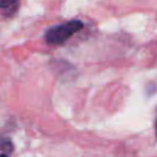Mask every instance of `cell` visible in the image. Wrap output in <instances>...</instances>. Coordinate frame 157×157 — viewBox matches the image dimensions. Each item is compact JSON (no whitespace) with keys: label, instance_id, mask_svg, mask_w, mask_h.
I'll return each instance as SVG.
<instances>
[{"label":"cell","instance_id":"6da1fadb","mask_svg":"<svg viewBox=\"0 0 157 157\" xmlns=\"http://www.w3.org/2000/svg\"><path fill=\"white\" fill-rule=\"evenodd\" d=\"M82 27H83V23L80 20L66 21L64 23L48 28L47 32L44 33V39L48 44H53V45L63 44L69 38H71L76 32L82 29Z\"/></svg>","mask_w":157,"mask_h":157},{"label":"cell","instance_id":"7a4b0ae2","mask_svg":"<svg viewBox=\"0 0 157 157\" xmlns=\"http://www.w3.org/2000/svg\"><path fill=\"white\" fill-rule=\"evenodd\" d=\"M20 0H0V10H2L7 16L13 15L18 9Z\"/></svg>","mask_w":157,"mask_h":157},{"label":"cell","instance_id":"3957f363","mask_svg":"<svg viewBox=\"0 0 157 157\" xmlns=\"http://www.w3.org/2000/svg\"><path fill=\"white\" fill-rule=\"evenodd\" d=\"M12 151H13V145H12V142H11L7 137L0 136V155L7 156V155H11Z\"/></svg>","mask_w":157,"mask_h":157},{"label":"cell","instance_id":"277c9868","mask_svg":"<svg viewBox=\"0 0 157 157\" xmlns=\"http://www.w3.org/2000/svg\"><path fill=\"white\" fill-rule=\"evenodd\" d=\"M156 136H157V119H156Z\"/></svg>","mask_w":157,"mask_h":157}]
</instances>
